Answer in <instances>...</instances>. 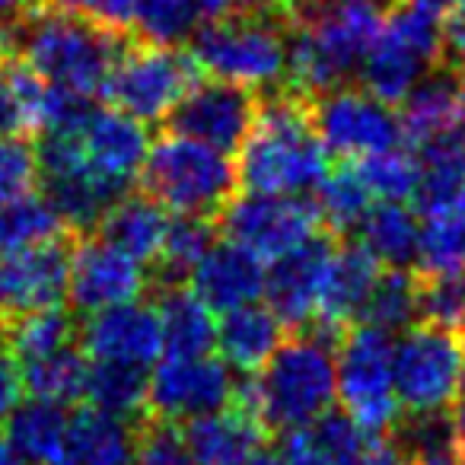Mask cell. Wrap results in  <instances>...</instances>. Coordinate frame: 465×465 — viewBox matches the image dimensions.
<instances>
[{"instance_id": "cell-43", "label": "cell", "mask_w": 465, "mask_h": 465, "mask_svg": "<svg viewBox=\"0 0 465 465\" xmlns=\"http://www.w3.org/2000/svg\"><path fill=\"white\" fill-rule=\"evenodd\" d=\"M35 182H39V156L33 143L23 137L0 141V207L33 194Z\"/></svg>"}, {"instance_id": "cell-20", "label": "cell", "mask_w": 465, "mask_h": 465, "mask_svg": "<svg viewBox=\"0 0 465 465\" xmlns=\"http://www.w3.org/2000/svg\"><path fill=\"white\" fill-rule=\"evenodd\" d=\"M179 437L198 465H242L265 446L268 427L232 395L230 405L179 424Z\"/></svg>"}, {"instance_id": "cell-52", "label": "cell", "mask_w": 465, "mask_h": 465, "mask_svg": "<svg viewBox=\"0 0 465 465\" xmlns=\"http://www.w3.org/2000/svg\"><path fill=\"white\" fill-rule=\"evenodd\" d=\"M452 424H456L459 452H462V462H465V401L462 405H452Z\"/></svg>"}, {"instance_id": "cell-19", "label": "cell", "mask_w": 465, "mask_h": 465, "mask_svg": "<svg viewBox=\"0 0 465 465\" xmlns=\"http://www.w3.org/2000/svg\"><path fill=\"white\" fill-rule=\"evenodd\" d=\"M80 348L90 361L128 363V367L150 370L163 354V329L156 306L141 300L118 303L109 310L93 312L80 329Z\"/></svg>"}, {"instance_id": "cell-42", "label": "cell", "mask_w": 465, "mask_h": 465, "mask_svg": "<svg viewBox=\"0 0 465 465\" xmlns=\"http://www.w3.org/2000/svg\"><path fill=\"white\" fill-rule=\"evenodd\" d=\"M194 7L188 0H137L134 10V29L141 42L153 45H175L194 35Z\"/></svg>"}, {"instance_id": "cell-48", "label": "cell", "mask_w": 465, "mask_h": 465, "mask_svg": "<svg viewBox=\"0 0 465 465\" xmlns=\"http://www.w3.org/2000/svg\"><path fill=\"white\" fill-rule=\"evenodd\" d=\"M401 4H414V7L427 10V14L437 16L446 29L465 26V0H401Z\"/></svg>"}, {"instance_id": "cell-27", "label": "cell", "mask_w": 465, "mask_h": 465, "mask_svg": "<svg viewBox=\"0 0 465 465\" xmlns=\"http://www.w3.org/2000/svg\"><path fill=\"white\" fill-rule=\"evenodd\" d=\"M281 437L284 465H357L370 446V433L344 411H325L322 418Z\"/></svg>"}, {"instance_id": "cell-13", "label": "cell", "mask_w": 465, "mask_h": 465, "mask_svg": "<svg viewBox=\"0 0 465 465\" xmlns=\"http://www.w3.org/2000/svg\"><path fill=\"white\" fill-rule=\"evenodd\" d=\"M236 386L240 382L232 380V370L220 357L166 354V361H156L153 373H150L147 418L179 427L185 420L230 405Z\"/></svg>"}, {"instance_id": "cell-12", "label": "cell", "mask_w": 465, "mask_h": 465, "mask_svg": "<svg viewBox=\"0 0 465 465\" xmlns=\"http://www.w3.org/2000/svg\"><path fill=\"white\" fill-rule=\"evenodd\" d=\"M312 124L325 153L341 160H363L380 150L401 147V124L392 105L354 86H338L312 99Z\"/></svg>"}, {"instance_id": "cell-24", "label": "cell", "mask_w": 465, "mask_h": 465, "mask_svg": "<svg viewBox=\"0 0 465 465\" xmlns=\"http://www.w3.org/2000/svg\"><path fill=\"white\" fill-rule=\"evenodd\" d=\"M414 156L418 188L411 201L420 217L465 211V128L430 137L414 147Z\"/></svg>"}, {"instance_id": "cell-54", "label": "cell", "mask_w": 465, "mask_h": 465, "mask_svg": "<svg viewBox=\"0 0 465 465\" xmlns=\"http://www.w3.org/2000/svg\"><path fill=\"white\" fill-rule=\"evenodd\" d=\"M35 0H0V14H7V16H20L23 10L33 7Z\"/></svg>"}, {"instance_id": "cell-50", "label": "cell", "mask_w": 465, "mask_h": 465, "mask_svg": "<svg viewBox=\"0 0 465 465\" xmlns=\"http://www.w3.org/2000/svg\"><path fill=\"white\" fill-rule=\"evenodd\" d=\"M446 67L456 74V80L465 90V26L446 29Z\"/></svg>"}, {"instance_id": "cell-36", "label": "cell", "mask_w": 465, "mask_h": 465, "mask_svg": "<svg viewBox=\"0 0 465 465\" xmlns=\"http://www.w3.org/2000/svg\"><path fill=\"white\" fill-rule=\"evenodd\" d=\"M64 236H74V232L42 194H26L14 204L0 207V252L42 246V242L64 240Z\"/></svg>"}, {"instance_id": "cell-57", "label": "cell", "mask_w": 465, "mask_h": 465, "mask_svg": "<svg viewBox=\"0 0 465 465\" xmlns=\"http://www.w3.org/2000/svg\"><path fill=\"white\" fill-rule=\"evenodd\" d=\"M7 325H10V319L0 312V344H7Z\"/></svg>"}, {"instance_id": "cell-14", "label": "cell", "mask_w": 465, "mask_h": 465, "mask_svg": "<svg viewBox=\"0 0 465 465\" xmlns=\"http://www.w3.org/2000/svg\"><path fill=\"white\" fill-rule=\"evenodd\" d=\"M259 115V96L246 86L226 84V80H194L192 90L182 96L166 124L175 134L217 147L223 153L240 150Z\"/></svg>"}, {"instance_id": "cell-1", "label": "cell", "mask_w": 465, "mask_h": 465, "mask_svg": "<svg viewBox=\"0 0 465 465\" xmlns=\"http://www.w3.org/2000/svg\"><path fill=\"white\" fill-rule=\"evenodd\" d=\"M10 33V52L33 74L80 96L103 93L112 67L131 35L112 33L86 16L33 4L16 16Z\"/></svg>"}, {"instance_id": "cell-33", "label": "cell", "mask_w": 465, "mask_h": 465, "mask_svg": "<svg viewBox=\"0 0 465 465\" xmlns=\"http://www.w3.org/2000/svg\"><path fill=\"white\" fill-rule=\"evenodd\" d=\"M20 386L29 399H45L54 405H74L86 392V373L90 357L77 341L61 351L39 357V361L20 363Z\"/></svg>"}, {"instance_id": "cell-56", "label": "cell", "mask_w": 465, "mask_h": 465, "mask_svg": "<svg viewBox=\"0 0 465 465\" xmlns=\"http://www.w3.org/2000/svg\"><path fill=\"white\" fill-rule=\"evenodd\" d=\"M459 392L465 395V335H462V370H459Z\"/></svg>"}, {"instance_id": "cell-16", "label": "cell", "mask_w": 465, "mask_h": 465, "mask_svg": "<svg viewBox=\"0 0 465 465\" xmlns=\"http://www.w3.org/2000/svg\"><path fill=\"white\" fill-rule=\"evenodd\" d=\"M338 242L331 232H316L297 249L272 262L265 272V297L284 329H306L316 322L319 297Z\"/></svg>"}, {"instance_id": "cell-9", "label": "cell", "mask_w": 465, "mask_h": 465, "mask_svg": "<svg viewBox=\"0 0 465 465\" xmlns=\"http://www.w3.org/2000/svg\"><path fill=\"white\" fill-rule=\"evenodd\" d=\"M198 80V64L192 54L175 45L131 39L122 48L103 93L109 105L143 124L166 122Z\"/></svg>"}, {"instance_id": "cell-6", "label": "cell", "mask_w": 465, "mask_h": 465, "mask_svg": "<svg viewBox=\"0 0 465 465\" xmlns=\"http://www.w3.org/2000/svg\"><path fill=\"white\" fill-rule=\"evenodd\" d=\"M192 58L213 80L274 86L287 74V26L272 14H230L192 35Z\"/></svg>"}, {"instance_id": "cell-38", "label": "cell", "mask_w": 465, "mask_h": 465, "mask_svg": "<svg viewBox=\"0 0 465 465\" xmlns=\"http://www.w3.org/2000/svg\"><path fill=\"white\" fill-rule=\"evenodd\" d=\"M361 319L389 335L408 329L418 319V274H411L408 268L380 272Z\"/></svg>"}, {"instance_id": "cell-46", "label": "cell", "mask_w": 465, "mask_h": 465, "mask_svg": "<svg viewBox=\"0 0 465 465\" xmlns=\"http://www.w3.org/2000/svg\"><path fill=\"white\" fill-rule=\"evenodd\" d=\"M20 370H16L14 357L7 354V351H0V430H4V424H7L10 411L16 408V401H20Z\"/></svg>"}, {"instance_id": "cell-49", "label": "cell", "mask_w": 465, "mask_h": 465, "mask_svg": "<svg viewBox=\"0 0 465 465\" xmlns=\"http://www.w3.org/2000/svg\"><path fill=\"white\" fill-rule=\"evenodd\" d=\"M357 465H408V462L399 446H395V440L386 433V437H370L367 452H363V459Z\"/></svg>"}, {"instance_id": "cell-25", "label": "cell", "mask_w": 465, "mask_h": 465, "mask_svg": "<svg viewBox=\"0 0 465 465\" xmlns=\"http://www.w3.org/2000/svg\"><path fill=\"white\" fill-rule=\"evenodd\" d=\"M287 338V329L272 306H262L259 300L236 310L223 312V322L217 325V344L220 361L230 370L242 376L259 373L268 363V357L281 348Z\"/></svg>"}, {"instance_id": "cell-23", "label": "cell", "mask_w": 465, "mask_h": 465, "mask_svg": "<svg viewBox=\"0 0 465 465\" xmlns=\"http://www.w3.org/2000/svg\"><path fill=\"white\" fill-rule=\"evenodd\" d=\"M399 105L401 143H408L411 150L430 137L462 128L465 122V90L446 64L424 74Z\"/></svg>"}, {"instance_id": "cell-29", "label": "cell", "mask_w": 465, "mask_h": 465, "mask_svg": "<svg viewBox=\"0 0 465 465\" xmlns=\"http://www.w3.org/2000/svg\"><path fill=\"white\" fill-rule=\"evenodd\" d=\"M160 329H163V351L173 357H198L211 354L217 344V322L213 310H207L192 287H163L160 303Z\"/></svg>"}, {"instance_id": "cell-30", "label": "cell", "mask_w": 465, "mask_h": 465, "mask_svg": "<svg viewBox=\"0 0 465 465\" xmlns=\"http://www.w3.org/2000/svg\"><path fill=\"white\" fill-rule=\"evenodd\" d=\"M67 424H71L67 405H54V401L45 399H26L16 401L4 430H7V443L16 452H23L33 465H54L61 450H64Z\"/></svg>"}, {"instance_id": "cell-31", "label": "cell", "mask_w": 465, "mask_h": 465, "mask_svg": "<svg viewBox=\"0 0 465 465\" xmlns=\"http://www.w3.org/2000/svg\"><path fill=\"white\" fill-rule=\"evenodd\" d=\"M357 230H361V246L367 249L380 265L408 268L411 262H418L420 226H418L414 211L401 204V201L373 204Z\"/></svg>"}, {"instance_id": "cell-34", "label": "cell", "mask_w": 465, "mask_h": 465, "mask_svg": "<svg viewBox=\"0 0 465 465\" xmlns=\"http://www.w3.org/2000/svg\"><path fill=\"white\" fill-rule=\"evenodd\" d=\"M74 338H77V325H74L71 310H64L61 303L45 306V310H33L10 319L7 354L20 367V363L39 361V357L52 354V351L67 348V344H74Z\"/></svg>"}, {"instance_id": "cell-21", "label": "cell", "mask_w": 465, "mask_h": 465, "mask_svg": "<svg viewBox=\"0 0 465 465\" xmlns=\"http://www.w3.org/2000/svg\"><path fill=\"white\" fill-rule=\"evenodd\" d=\"M188 281L192 293L207 310L230 312L236 306L255 303L265 293V262L249 249L223 240L207 249Z\"/></svg>"}, {"instance_id": "cell-3", "label": "cell", "mask_w": 465, "mask_h": 465, "mask_svg": "<svg viewBox=\"0 0 465 465\" xmlns=\"http://www.w3.org/2000/svg\"><path fill=\"white\" fill-rule=\"evenodd\" d=\"M338 341L322 331H297L284 338L259 373L236 386V399L249 405L268 433H287L322 418L338 401Z\"/></svg>"}, {"instance_id": "cell-58", "label": "cell", "mask_w": 465, "mask_h": 465, "mask_svg": "<svg viewBox=\"0 0 465 465\" xmlns=\"http://www.w3.org/2000/svg\"><path fill=\"white\" fill-rule=\"evenodd\" d=\"M459 465H465V462H459Z\"/></svg>"}, {"instance_id": "cell-8", "label": "cell", "mask_w": 465, "mask_h": 465, "mask_svg": "<svg viewBox=\"0 0 465 465\" xmlns=\"http://www.w3.org/2000/svg\"><path fill=\"white\" fill-rule=\"evenodd\" d=\"M392 335L367 322L344 329L335 348L338 401L370 437H386L401 418L392 380Z\"/></svg>"}, {"instance_id": "cell-11", "label": "cell", "mask_w": 465, "mask_h": 465, "mask_svg": "<svg viewBox=\"0 0 465 465\" xmlns=\"http://www.w3.org/2000/svg\"><path fill=\"white\" fill-rule=\"evenodd\" d=\"M319 211L300 194H232L213 217L226 240L249 249L262 262H274L319 232Z\"/></svg>"}, {"instance_id": "cell-28", "label": "cell", "mask_w": 465, "mask_h": 465, "mask_svg": "<svg viewBox=\"0 0 465 465\" xmlns=\"http://www.w3.org/2000/svg\"><path fill=\"white\" fill-rule=\"evenodd\" d=\"M166 226L169 217L163 213V204L150 194H122L99 220V236L141 265H153L166 240Z\"/></svg>"}, {"instance_id": "cell-10", "label": "cell", "mask_w": 465, "mask_h": 465, "mask_svg": "<svg viewBox=\"0 0 465 465\" xmlns=\"http://www.w3.org/2000/svg\"><path fill=\"white\" fill-rule=\"evenodd\" d=\"M462 335L420 322L405 329L392 351V380L401 414L446 411L459 399Z\"/></svg>"}, {"instance_id": "cell-5", "label": "cell", "mask_w": 465, "mask_h": 465, "mask_svg": "<svg viewBox=\"0 0 465 465\" xmlns=\"http://www.w3.org/2000/svg\"><path fill=\"white\" fill-rule=\"evenodd\" d=\"M143 194L175 213L217 217L226 201L236 194L240 175L230 153L185 134H163L150 143L141 166Z\"/></svg>"}, {"instance_id": "cell-26", "label": "cell", "mask_w": 465, "mask_h": 465, "mask_svg": "<svg viewBox=\"0 0 465 465\" xmlns=\"http://www.w3.org/2000/svg\"><path fill=\"white\" fill-rule=\"evenodd\" d=\"M141 424L86 405L71 414L64 450L54 465H131Z\"/></svg>"}, {"instance_id": "cell-37", "label": "cell", "mask_w": 465, "mask_h": 465, "mask_svg": "<svg viewBox=\"0 0 465 465\" xmlns=\"http://www.w3.org/2000/svg\"><path fill=\"white\" fill-rule=\"evenodd\" d=\"M316 192L319 220L329 226L331 236L357 230L361 220L367 217V211L373 207V194L363 185L357 166H338L335 173H325V179L319 182Z\"/></svg>"}, {"instance_id": "cell-53", "label": "cell", "mask_w": 465, "mask_h": 465, "mask_svg": "<svg viewBox=\"0 0 465 465\" xmlns=\"http://www.w3.org/2000/svg\"><path fill=\"white\" fill-rule=\"evenodd\" d=\"M242 465H284V459H281V452H272V450H265V446H262V450L255 452L252 459H246Z\"/></svg>"}, {"instance_id": "cell-51", "label": "cell", "mask_w": 465, "mask_h": 465, "mask_svg": "<svg viewBox=\"0 0 465 465\" xmlns=\"http://www.w3.org/2000/svg\"><path fill=\"white\" fill-rule=\"evenodd\" d=\"M0 465H33V462H29L23 452H16L14 446L7 443V437H4L0 440Z\"/></svg>"}, {"instance_id": "cell-35", "label": "cell", "mask_w": 465, "mask_h": 465, "mask_svg": "<svg viewBox=\"0 0 465 465\" xmlns=\"http://www.w3.org/2000/svg\"><path fill=\"white\" fill-rule=\"evenodd\" d=\"M213 246V220L211 217H194V213H179L169 220L166 240H163L160 259L156 265V281L163 287H173L188 281L204 252Z\"/></svg>"}, {"instance_id": "cell-7", "label": "cell", "mask_w": 465, "mask_h": 465, "mask_svg": "<svg viewBox=\"0 0 465 465\" xmlns=\"http://www.w3.org/2000/svg\"><path fill=\"white\" fill-rule=\"evenodd\" d=\"M446 61V26L414 4L389 10L373 48L361 64L363 90L399 105L420 77Z\"/></svg>"}, {"instance_id": "cell-41", "label": "cell", "mask_w": 465, "mask_h": 465, "mask_svg": "<svg viewBox=\"0 0 465 465\" xmlns=\"http://www.w3.org/2000/svg\"><path fill=\"white\" fill-rule=\"evenodd\" d=\"M418 316L465 335V272L418 274Z\"/></svg>"}, {"instance_id": "cell-22", "label": "cell", "mask_w": 465, "mask_h": 465, "mask_svg": "<svg viewBox=\"0 0 465 465\" xmlns=\"http://www.w3.org/2000/svg\"><path fill=\"white\" fill-rule=\"evenodd\" d=\"M376 278H380V262L361 242L338 246L335 255H331L329 274H325L312 329L338 341L344 335V329H351L354 319H361Z\"/></svg>"}, {"instance_id": "cell-2", "label": "cell", "mask_w": 465, "mask_h": 465, "mask_svg": "<svg viewBox=\"0 0 465 465\" xmlns=\"http://www.w3.org/2000/svg\"><path fill=\"white\" fill-rule=\"evenodd\" d=\"M329 173V153L312 124V99L293 90L259 99V115L240 147V185L259 194H303Z\"/></svg>"}, {"instance_id": "cell-17", "label": "cell", "mask_w": 465, "mask_h": 465, "mask_svg": "<svg viewBox=\"0 0 465 465\" xmlns=\"http://www.w3.org/2000/svg\"><path fill=\"white\" fill-rule=\"evenodd\" d=\"M74 236L0 252V312L7 319L58 306L67 291Z\"/></svg>"}, {"instance_id": "cell-39", "label": "cell", "mask_w": 465, "mask_h": 465, "mask_svg": "<svg viewBox=\"0 0 465 465\" xmlns=\"http://www.w3.org/2000/svg\"><path fill=\"white\" fill-rule=\"evenodd\" d=\"M420 274L465 272V211L430 213L418 236Z\"/></svg>"}, {"instance_id": "cell-4", "label": "cell", "mask_w": 465, "mask_h": 465, "mask_svg": "<svg viewBox=\"0 0 465 465\" xmlns=\"http://www.w3.org/2000/svg\"><path fill=\"white\" fill-rule=\"evenodd\" d=\"M382 16L373 0L306 10L287 26V90L316 99L344 86L373 48Z\"/></svg>"}, {"instance_id": "cell-32", "label": "cell", "mask_w": 465, "mask_h": 465, "mask_svg": "<svg viewBox=\"0 0 465 465\" xmlns=\"http://www.w3.org/2000/svg\"><path fill=\"white\" fill-rule=\"evenodd\" d=\"M147 392H150V370L128 367V363H105L90 361L84 399L105 414H115L131 424L147 420Z\"/></svg>"}, {"instance_id": "cell-45", "label": "cell", "mask_w": 465, "mask_h": 465, "mask_svg": "<svg viewBox=\"0 0 465 465\" xmlns=\"http://www.w3.org/2000/svg\"><path fill=\"white\" fill-rule=\"evenodd\" d=\"M26 131V118H23V105L16 96V86L10 80L7 67H0V141L7 137H20Z\"/></svg>"}, {"instance_id": "cell-40", "label": "cell", "mask_w": 465, "mask_h": 465, "mask_svg": "<svg viewBox=\"0 0 465 465\" xmlns=\"http://www.w3.org/2000/svg\"><path fill=\"white\" fill-rule=\"evenodd\" d=\"M363 185L380 201H408L418 188V156L401 147H389L380 153H370L357 163Z\"/></svg>"}, {"instance_id": "cell-47", "label": "cell", "mask_w": 465, "mask_h": 465, "mask_svg": "<svg viewBox=\"0 0 465 465\" xmlns=\"http://www.w3.org/2000/svg\"><path fill=\"white\" fill-rule=\"evenodd\" d=\"M188 4L198 16H211V20L230 14H252V10L255 14H272L268 0H188Z\"/></svg>"}, {"instance_id": "cell-44", "label": "cell", "mask_w": 465, "mask_h": 465, "mask_svg": "<svg viewBox=\"0 0 465 465\" xmlns=\"http://www.w3.org/2000/svg\"><path fill=\"white\" fill-rule=\"evenodd\" d=\"M131 465H198L179 437V427L163 420H143Z\"/></svg>"}, {"instance_id": "cell-55", "label": "cell", "mask_w": 465, "mask_h": 465, "mask_svg": "<svg viewBox=\"0 0 465 465\" xmlns=\"http://www.w3.org/2000/svg\"><path fill=\"white\" fill-rule=\"evenodd\" d=\"M7 52H10V33L0 26V64H4V58H7Z\"/></svg>"}, {"instance_id": "cell-18", "label": "cell", "mask_w": 465, "mask_h": 465, "mask_svg": "<svg viewBox=\"0 0 465 465\" xmlns=\"http://www.w3.org/2000/svg\"><path fill=\"white\" fill-rule=\"evenodd\" d=\"M74 141H77L80 153H84L86 166L109 179L112 185L128 192L131 179L141 175V166L147 160L150 137L143 122L124 115L115 105H90L86 115L71 128Z\"/></svg>"}, {"instance_id": "cell-15", "label": "cell", "mask_w": 465, "mask_h": 465, "mask_svg": "<svg viewBox=\"0 0 465 465\" xmlns=\"http://www.w3.org/2000/svg\"><path fill=\"white\" fill-rule=\"evenodd\" d=\"M147 291L143 265L115 249L112 242L99 240H74L71 265H67V303L74 312L93 316L118 303L141 300Z\"/></svg>"}]
</instances>
